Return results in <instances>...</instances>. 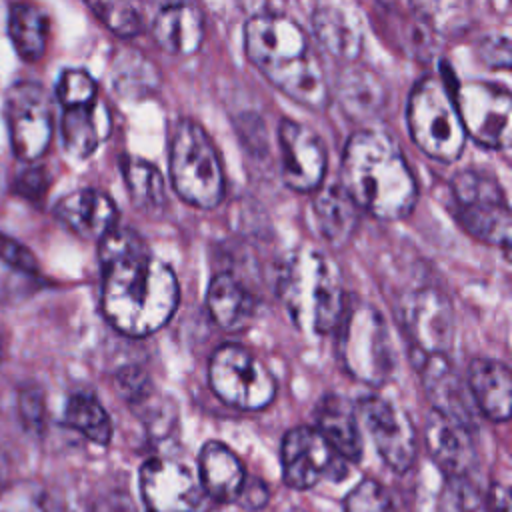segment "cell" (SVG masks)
I'll return each instance as SVG.
<instances>
[{
    "label": "cell",
    "mask_w": 512,
    "mask_h": 512,
    "mask_svg": "<svg viewBox=\"0 0 512 512\" xmlns=\"http://www.w3.org/2000/svg\"><path fill=\"white\" fill-rule=\"evenodd\" d=\"M420 374L432 410L472 426V398L446 354L424 356Z\"/></svg>",
    "instance_id": "d6986e66"
},
{
    "label": "cell",
    "mask_w": 512,
    "mask_h": 512,
    "mask_svg": "<svg viewBox=\"0 0 512 512\" xmlns=\"http://www.w3.org/2000/svg\"><path fill=\"white\" fill-rule=\"evenodd\" d=\"M398 320L412 342V346L424 356L446 354L454 336V312L452 304L436 288H420L402 298L398 308Z\"/></svg>",
    "instance_id": "7c38bea8"
},
{
    "label": "cell",
    "mask_w": 512,
    "mask_h": 512,
    "mask_svg": "<svg viewBox=\"0 0 512 512\" xmlns=\"http://www.w3.org/2000/svg\"><path fill=\"white\" fill-rule=\"evenodd\" d=\"M460 226L476 240L510 246V208L500 182L482 170H462L450 182Z\"/></svg>",
    "instance_id": "ba28073f"
},
{
    "label": "cell",
    "mask_w": 512,
    "mask_h": 512,
    "mask_svg": "<svg viewBox=\"0 0 512 512\" xmlns=\"http://www.w3.org/2000/svg\"><path fill=\"white\" fill-rule=\"evenodd\" d=\"M312 28L320 44L334 58L352 62L362 50V24L358 16L340 4H322L312 16Z\"/></svg>",
    "instance_id": "d4e9b609"
},
{
    "label": "cell",
    "mask_w": 512,
    "mask_h": 512,
    "mask_svg": "<svg viewBox=\"0 0 512 512\" xmlns=\"http://www.w3.org/2000/svg\"><path fill=\"white\" fill-rule=\"evenodd\" d=\"M208 382L224 404L240 410H262L276 396L274 376L252 352L238 344L216 348L208 364Z\"/></svg>",
    "instance_id": "9c48e42d"
},
{
    "label": "cell",
    "mask_w": 512,
    "mask_h": 512,
    "mask_svg": "<svg viewBox=\"0 0 512 512\" xmlns=\"http://www.w3.org/2000/svg\"><path fill=\"white\" fill-rule=\"evenodd\" d=\"M206 306L216 324L228 332L246 328L256 312L252 294L230 272H218L212 276L206 292Z\"/></svg>",
    "instance_id": "484cf974"
},
{
    "label": "cell",
    "mask_w": 512,
    "mask_h": 512,
    "mask_svg": "<svg viewBox=\"0 0 512 512\" xmlns=\"http://www.w3.org/2000/svg\"><path fill=\"white\" fill-rule=\"evenodd\" d=\"M6 470H8V464H6V458H4V454L0 450V484H2L4 476H6Z\"/></svg>",
    "instance_id": "7bdbcfd3"
},
{
    "label": "cell",
    "mask_w": 512,
    "mask_h": 512,
    "mask_svg": "<svg viewBox=\"0 0 512 512\" xmlns=\"http://www.w3.org/2000/svg\"><path fill=\"white\" fill-rule=\"evenodd\" d=\"M14 154L24 162L38 160L52 140V102L36 82H16L4 100Z\"/></svg>",
    "instance_id": "8fae6325"
},
{
    "label": "cell",
    "mask_w": 512,
    "mask_h": 512,
    "mask_svg": "<svg viewBox=\"0 0 512 512\" xmlns=\"http://www.w3.org/2000/svg\"><path fill=\"white\" fill-rule=\"evenodd\" d=\"M250 62L286 96L308 108L328 102V84L298 22L282 14H256L244 26Z\"/></svg>",
    "instance_id": "3957f363"
},
{
    "label": "cell",
    "mask_w": 512,
    "mask_h": 512,
    "mask_svg": "<svg viewBox=\"0 0 512 512\" xmlns=\"http://www.w3.org/2000/svg\"><path fill=\"white\" fill-rule=\"evenodd\" d=\"M116 388L122 394V398L132 404L138 406L140 402H144L150 394H154V386L152 380L148 378V374L138 368V366H124L118 374H116Z\"/></svg>",
    "instance_id": "8d00e7d4"
},
{
    "label": "cell",
    "mask_w": 512,
    "mask_h": 512,
    "mask_svg": "<svg viewBox=\"0 0 512 512\" xmlns=\"http://www.w3.org/2000/svg\"><path fill=\"white\" fill-rule=\"evenodd\" d=\"M112 130L110 112L98 98L84 106L64 108L60 134L64 150L76 158L84 160L96 152V148L108 138Z\"/></svg>",
    "instance_id": "603a6c76"
},
{
    "label": "cell",
    "mask_w": 512,
    "mask_h": 512,
    "mask_svg": "<svg viewBox=\"0 0 512 512\" xmlns=\"http://www.w3.org/2000/svg\"><path fill=\"white\" fill-rule=\"evenodd\" d=\"M198 482L206 496L216 502H238L246 472L240 458L222 442L210 440L198 456Z\"/></svg>",
    "instance_id": "ffe728a7"
},
{
    "label": "cell",
    "mask_w": 512,
    "mask_h": 512,
    "mask_svg": "<svg viewBox=\"0 0 512 512\" xmlns=\"http://www.w3.org/2000/svg\"><path fill=\"white\" fill-rule=\"evenodd\" d=\"M342 506L344 512H392V498L380 482L366 478L346 494Z\"/></svg>",
    "instance_id": "d590c367"
},
{
    "label": "cell",
    "mask_w": 512,
    "mask_h": 512,
    "mask_svg": "<svg viewBox=\"0 0 512 512\" xmlns=\"http://www.w3.org/2000/svg\"><path fill=\"white\" fill-rule=\"evenodd\" d=\"M314 216L320 234L334 246L346 244L358 228V206L340 184L320 188L314 198Z\"/></svg>",
    "instance_id": "4316f807"
},
{
    "label": "cell",
    "mask_w": 512,
    "mask_h": 512,
    "mask_svg": "<svg viewBox=\"0 0 512 512\" xmlns=\"http://www.w3.org/2000/svg\"><path fill=\"white\" fill-rule=\"evenodd\" d=\"M152 36L170 54H194L204 38L202 12L194 4H166L154 16Z\"/></svg>",
    "instance_id": "cb8c5ba5"
},
{
    "label": "cell",
    "mask_w": 512,
    "mask_h": 512,
    "mask_svg": "<svg viewBox=\"0 0 512 512\" xmlns=\"http://www.w3.org/2000/svg\"><path fill=\"white\" fill-rule=\"evenodd\" d=\"M98 88L94 78L80 68H68L60 74L58 86H56V96L58 102L64 108H74V106H84L94 102Z\"/></svg>",
    "instance_id": "e575fe53"
},
{
    "label": "cell",
    "mask_w": 512,
    "mask_h": 512,
    "mask_svg": "<svg viewBox=\"0 0 512 512\" xmlns=\"http://www.w3.org/2000/svg\"><path fill=\"white\" fill-rule=\"evenodd\" d=\"M340 186L358 210L380 220L406 218L418 198V184L404 154L380 130H358L348 138L340 162Z\"/></svg>",
    "instance_id": "7a4b0ae2"
},
{
    "label": "cell",
    "mask_w": 512,
    "mask_h": 512,
    "mask_svg": "<svg viewBox=\"0 0 512 512\" xmlns=\"http://www.w3.org/2000/svg\"><path fill=\"white\" fill-rule=\"evenodd\" d=\"M48 184H50V178H48L46 170L34 166V168H28L18 174V178L14 182V190H16V194H20L28 200H38L46 194Z\"/></svg>",
    "instance_id": "ab89813d"
},
{
    "label": "cell",
    "mask_w": 512,
    "mask_h": 512,
    "mask_svg": "<svg viewBox=\"0 0 512 512\" xmlns=\"http://www.w3.org/2000/svg\"><path fill=\"white\" fill-rule=\"evenodd\" d=\"M358 410L380 458L394 472H406L416 458V432L406 412L380 396L362 398Z\"/></svg>",
    "instance_id": "5bb4252c"
},
{
    "label": "cell",
    "mask_w": 512,
    "mask_h": 512,
    "mask_svg": "<svg viewBox=\"0 0 512 512\" xmlns=\"http://www.w3.org/2000/svg\"><path fill=\"white\" fill-rule=\"evenodd\" d=\"M158 72L152 66L148 58H144L140 52L126 50L122 52L114 62V84L116 90L128 96H144L158 86Z\"/></svg>",
    "instance_id": "1f68e13d"
},
{
    "label": "cell",
    "mask_w": 512,
    "mask_h": 512,
    "mask_svg": "<svg viewBox=\"0 0 512 512\" xmlns=\"http://www.w3.org/2000/svg\"><path fill=\"white\" fill-rule=\"evenodd\" d=\"M480 60L498 70H506L510 66V40L506 34H490L478 44Z\"/></svg>",
    "instance_id": "74e56055"
},
{
    "label": "cell",
    "mask_w": 512,
    "mask_h": 512,
    "mask_svg": "<svg viewBox=\"0 0 512 512\" xmlns=\"http://www.w3.org/2000/svg\"><path fill=\"white\" fill-rule=\"evenodd\" d=\"M338 356L344 368L360 382L380 386L396 366L392 338L382 314L372 304L342 310Z\"/></svg>",
    "instance_id": "52a82bcc"
},
{
    "label": "cell",
    "mask_w": 512,
    "mask_h": 512,
    "mask_svg": "<svg viewBox=\"0 0 512 512\" xmlns=\"http://www.w3.org/2000/svg\"><path fill=\"white\" fill-rule=\"evenodd\" d=\"M266 498H268V490H266V486H264V484H260V482H256V480H252L250 484H248V482H244L242 492H240V496H238V500L246 502V506H250V508H258V506H262V504L266 502Z\"/></svg>",
    "instance_id": "b9f144b4"
},
{
    "label": "cell",
    "mask_w": 512,
    "mask_h": 512,
    "mask_svg": "<svg viewBox=\"0 0 512 512\" xmlns=\"http://www.w3.org/2000/svg\"><path fill=\"white\" fill-rule=\"evenodd\" d=\"M102 312L122 334L146 336L162 328L178 306V280L146 240L114 228L100 240Z\"/></svg>",
    "instance_id": "6da1fadb"
},
{
    "label": "cell",
    "mask_w": 512,
    "mask_h": 512,
    "mask_svg": "<svg viewBox=\"0 0 512 512\" xmlns=\"http://www.w3.org/2000/svg\"><path fill=\"white\" fill-rule=\"evenodd\" d=\"M468 394L486 418L506 422L512 400L508 366L492 358H474L468 366Z\"/></svg>",
    "instance_id": "44dd1931"
},
{
    "label": "cell",
    "mask_w": 512,
    "mask_h": 512,
    "mask_svg": "<svg viewBox=\"0 0 512 512\" xmlns=\"http://www.w3.org/2000/svg\"><path fill=\"white\" fill-rule=\"evenodd\" d=\"M98 20L118 36H136L142 30L138 10L128 2H90Z\"/></svg>",
    "instance_id": "836d02e7"
},
{
    "label": "cell",
    "mask_w": 512,
    "mask_h": 512,
    "mask_svg": "<svg viewBox=\"0 0 512 512\" xmlns=\"http://www.w3.org/2000/svg\"><path fill=\"white\" fill-rule=\"evenodd\" d=\"M336 94L348 114L358 118L376 114L384 104V86L380 78L364 66L350 64L344 68L336 82Z\"/></svg>",
    "instance_id": "83f0119b"
},
{
    "label": "cell",
    "mask_w": 512,
    "mask_h": 512,
    "mask_svg": "<svg viewBox=\"0 0 512 512\" xmlns=\"http://www.w3.org/2000/svg\"><path fill=\"white\" fill-rule=\"evenodd\" d=\"M450 88L466 136L486 148H506L512 116L508 88L486 80L450 82Z\"/></svg>",
    "instance_id": "30bf717a"
},
{
    "label": "cell",
    "mask_w": 512,
    "mask_h": 512,
    "mask_svg": "<svg viewBox=\"0 0 512 512\" xmlns=\"http://www.w3.org/2000/svg\"><path fill=\"white\" fill-rule=\"evenodd\" d=\"M278 146L286 186L296 192L320 188L326 174V150L318 134L292 118H282L278 126Z\"/></svg>",
    "instance_id": "9a60e30c"
},
{
    "label": "cell",
    "mask_w": 512,
    "mask_h": 512,
    "mask_svg": "<svg viewBox=\"0 0 512 512\" xmlns=\"http://www.w3.org/2000/svg\"><path fill=\"white\" fill-rule=\"evenodd\" d=\"M56 218L84 240H102L116 228L118 210L114 200L96 188H80L56 202Z\"/></svg>",
    "instance_id": "e0dca14e"
},
{
    "label": "cell",
    "mask_w": 512,
    "mask_h": 512,
    "mask_svg": "<svg viewBox=\"0 0 512 512\" xmlns=\"http://www.w3.org/2000/svg\"><path fill=\"white\" fill-rule=\"evenodd\" d=\"M170 176L178 196L196 208H214L224 196V170L218 150L192 118L178 120L174 128Z\"/></svg>",
    "instance_id": "8992f818"
},
{
    "label": "cell",
    "mask_w": 512,
    "mask_h": 512,
    "mask_svg": "<svg viewBox=\"0 0 512 512\" xmlns=\"http://www.w3.org/2000/svg\"><path fill=\"white\" fill-rule=\"evenodd\" d=\"M122 176L128 188V196L138 210L146 214L162 212L166 206V192L164 180L154 164L142 158H124Z\"/></svg>",
    "instance_id": "f546056e"
},
{
    "label": "cell",
    "mask_w": 512,
    "mask_h": 512,
    "mask_svg": "<svg viewBox=\"0 0 512 512\" xmlns=\"http://www.w3.org/2000/svg\"><path fill=\"white\" fill-rule=\"evenodd\" d=\"M0 260L28 274L38 272V262L34 254L24 244L14 240L12 236H6L4 232H0Z\"/></svg>",
    "instance_id": "f35d334b"
},
{
    "label": "cell",
    "mask_w": 512,
    "mask_h": 512,
    "mask_svg": "<svg viewBox=\"0 0 512 512\" xmlns=\"http://www.w3.org/2000/svg\"><path fill=\"white\" fill-rule=\"evenodd\" d=\"M438 512H492L478 490L466 478H448L440 496Z\"/></svg>",
    "instance_id": "d6a6232c"
},
{
    "label": "cell",
    "mask_w": 512,
    "mask_h": 512,
    "mask_svg": "<svg viewBox=\"0 0 512 512\" xmlns=\"http://www.w3.org/2000/svg\"><path fill=\"white\" fill-rule=\"evenodd\" d=\"M140 492L148 512H204V490L188 466L152 458L140 468Z\"/></svg>",
    "instance_id": "4fadbf2b"
},
{
    "label": "cell",
    "mask_w": 512,
    "mask_h": 512,
    "mask_svg": "<svg viewBox=\"0 0 512 512\" xmlns=\"http://www.w3.org/2000/svg\"><path fill=\"white\" fill-rule=\"evenodd\" d=\"M334 458L336 454L316 428L296 426L282 440V480L294 490H308L332 468Z\"/></svg>",
    "instance_id": "2e32d148"
},
{
    "label": "cell",
    "mask_w": 512,
    "mask_h": 512,
    "mask_svg": "<svg viewBox=\"0 0 512 512\" xmlns=\"http://www.w3.org/2000/svg\"><path fill=\"white\" fill-rule=\"evenodd\" d=\"M408 130L416 146L438 162H454L466 146L452 88L440 76L422 78L408 96Z\"/></svg>",
    "instance_id": "5b68a950"
},
{
    "label": "cell",
    "mask_w": 512,
    "mask_h": 512,
    "mask_svg": "<svg viewBox=\"0 0 512 512\" xmlns=\"http://www.w3.org/2000/svg\"><path fill=\"white\" fill-rule=\"evenodd\" d=\"M8 34L22 60L36 62L44 56L48 42V16L34 4L16 2L10 6Z\"/></svg>",
    "instance_id": "f1b7e54d"
},
{
    "label": "cell",
    "mask_w": 512,
    "mask_h": 512,
    "mask_svg": "<svg viewBox=\"0 0 512 512\" xmlns=\"http://www.w3.org/2000/svg\"><path fill=\"white\" fill-rule=\"evenodd\" d=\"M426 444L432 460L448 478H466L476 462L470 426L434 410L426 418Z\"/></svg>",
    "instance_id": "ac0fdd59"
},
{
    "label": "cell",
    "mask_w": 512,
    "mask_h": 512,
    "mask_svg": "<svg viewBox=\"0 0 512 512\" xmlns=\"http://www.w3.org/2000/svg\"><path fill=\"white\" fill-rule=\"evenodd\" d=\"M276 292L290 320L314 336L332 332L346 306L338 266L312 246H298L282 258Z\"/></svg>",
    "instance_id": "277c9868"
},
{
    "label": "cell",
    "mask_w": 512,
    "mask_h": 512,
    "mask_svg": "<svg viewBox=\"0 0 512 512\" xmlns=\"http://www.w3.org/2000/svg\"><path fill=\"white\" fill-rule=\"evenodd\" d=\"M64 422L90 442L106 446L112 440V422L100 400L88 392H76L64 408Z\"/></svg>",
    "instance_id": "4dcf8cb0"
},
{
    "label": "cell",
    "mask_w": 512,
    "mask_h": 512,
    "mask_svg": "<svg viewBox=\"0 0 512 512\" xmlns=\"http://www.w3.org/2000/svg\"><path fill=\"white\" fill-rule=\"evenodd\" d=\"M0 356H2V346H0Z\"/></svg>",
    "instance_id": "ee69618b"
},
{
    "label": "cell",
    "mask_w": 512,
    "mask_h": 512,
    "mask_svg": "<svg viewBox=\"0 0 512 512\" xmlns=\"http://www.w3.org/2000/svg\"><path fill=\"white\" fill-rule=\"evenodd\" d=\"M20 414H22V422L28 428H36V430L42 428L44 402L36 390H28L20 396Z\"/></svg>",
    "instance_id": "60d3db41"
},
{
    "label": "cell",
    "mask_w": 512,
    "mask_h": 512,
    "mask_svg": "<svg viewBox=\"0 0 512 512\" xmlns=\"http://www.w3.org/2000/svg\"><path fill=\"white\" fill-rule=\"evenodd\" d=\"M316 432L326 440L332 452L350 462L362 456V434L352 404L336 394L324 396L316 406Z\"/></svg>",
    "instance_id": "7402d4cb"
}]
</instances>
